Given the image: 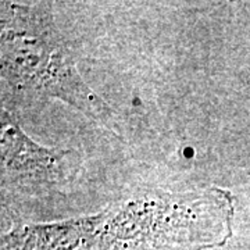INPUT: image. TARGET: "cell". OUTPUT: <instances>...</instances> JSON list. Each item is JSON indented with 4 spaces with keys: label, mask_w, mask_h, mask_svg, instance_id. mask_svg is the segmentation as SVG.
Returning a JSON list of instances; mask_svg holds the SVG:
<instances>
[{
    "label": "cell",
    "mask_w": 250,
    "mask_h": 250,
    "mask_svg": "<svg viewBox=\"0 0 250 250\" xmlns=\"http://www.w3.org/2000/svg\"><path fill=\"white\" fill-rule=\"evenodd\" d=\"M1 103L10 111L62 100L121 134L116 113L81 78L49 3L1 1Z\"/></svg>",
    "instance_id": "obj_1"
},
{
    "label": "cell",
    "mask_w": 250,
    "mask_h": 250,
    "mask_svg": "<svg viewBox=\"0 0 250 250\" xmlns=\"http://www.w3.org/2000/svg\"><path fill=\"white\" fill-rule=\"evenodd\" d=\"M232 196L223 189L149 193L103 211L98 250H208L232 236Z\"/></svg>",
    "instance_id": "obj_2"
},
{
    "label": "cell",
    "mask_w": 250,
    "mask_h": 250,
    "mask_svg": "<svg viewBox=\"0 0 250 250\" xmlns=\"http://www.w3.org/2000/svg\"><path fill=\"white\" fill-rule=\"evenodd\" d=\"M1 184L3 189L43 193L71 182L80 170V156L50 149L22 132L6 108H1Z\"/></svg>",
    "instance_id": "obj_3"
},
{
    "label": "cell",
    "mask_w": 250,
    "mask_h": 250,
    "mask_svg": "<svg viewBox=\"0 0 250 250\" xmlns=\"http://www.w3.org/2000/svg\"><path fill=\"white\" fill-rule=\"evenodd\" d=\"M103 211L47 224L14 227L3 235L1 250H98Z\"/></svg>",
    "instance_id": "obj_4"
}]
</instances>
